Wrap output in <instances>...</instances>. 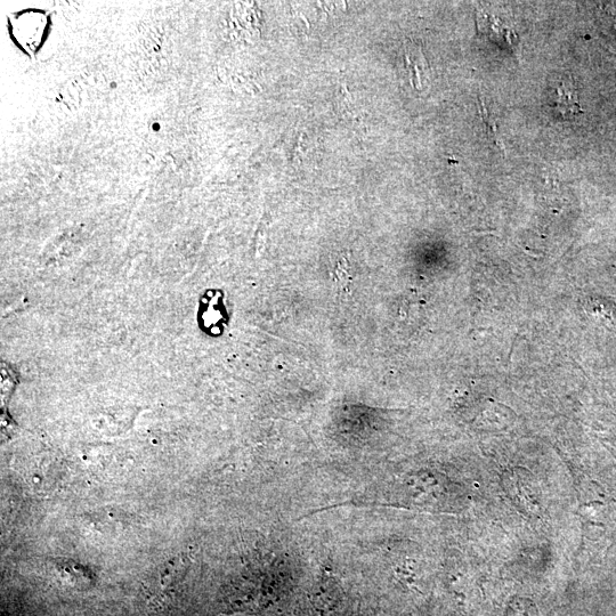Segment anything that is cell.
Instances as JSON below:
<instances>
[{
    "instance_id": "1",
    "label": "cell",
    "mask_w": 616,
    "mask_h": 616,
    "mask_svg": "<svg viewBox=\"0 0 616 616\" xmlns=\"http://www.w3.org/2000/svg\"><path fill=\"white\" fill-rule=\"evenodd\" d=\"M551 108L563 119H571L582 112L578 101L577 89L571 78H558L551 89Z\"/></svg>"
}]
</instances>
